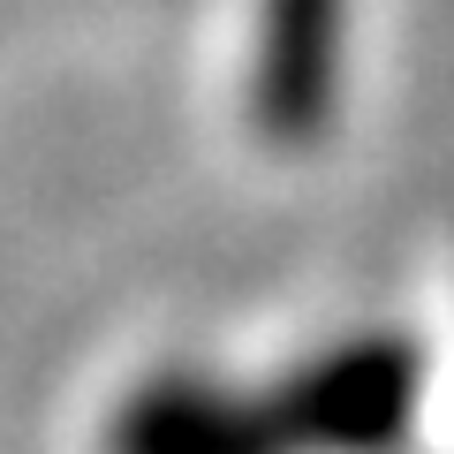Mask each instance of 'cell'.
Wrapping results in <instances>:
<instances>
[{
	"instance_id": "obj_1",
	"label": "cell",
	"mask_w": 454,
	"mask_h": 454,
	"mask_svg": "<svg viewBox=\"0 0 454 454\" xmlns=\"http://www.w3.org/2000/svg\"><path fill=\"white\" fill-rule=\"evenodd\" d=\"M409 409H417V364H409V348H364L340 372H325L318 394H310V424L340 454L402 447Z\"/></svg>"
}]
</instances>
